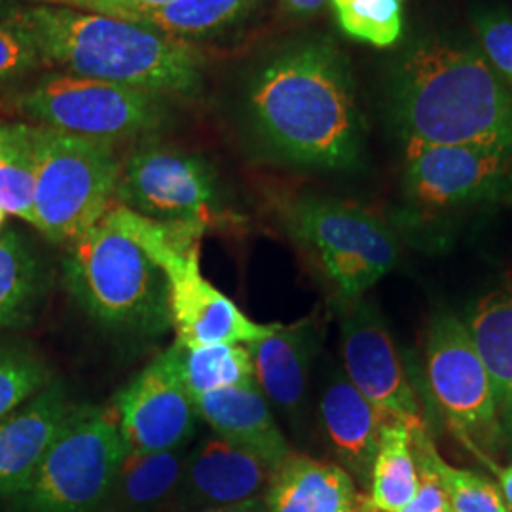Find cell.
Returning a JSON list of instances; mask_svg holds the SVG:
<instances>
[{
    "label": "cell",
    "mask_w": 512,
    "mask_h": 512,
    "mask_svg": "<svg viewBox=\"0 0 512 512\" xmlns=\"http://www.w3.org/2000/svg\"><path fill=\"white\" fill-rule=\"evenodd\" d=\"M128 450L165 452L188 446L198 425V406L177 370L173 349L139 372L112 403Z\"/></svg>",
    "instance_id": "cell-13"
},
{
    "label": "cell",
    "mask_w": 512,
    "mask_h": 512,
    "mask_svg": "<svg viewBox=\"0 0 512 512\" xmlns=\"http://www.w3.org/2000/svg\"><path fill=\"white\" fill-rule=\"evenodd\" d=\"M478 48L512 90V12L505 6H482L471 14Z\"/></svg>",
    "instance_id": "cell-31"
},
{
    "label": "cell",
    "mask_w": 512,
    "mask_h": 512,
    "mask_svg": "<svg viewBox=\"0 0 512 512\" xmlns=\"http://www.w3.org/2000/svg\"><path fill=\"white\" fill-rule=\"evenodd\" d=\"M425 376L440 416L486 465L503 444L499 406L488 366L463 317L439 311L425 336Z\"/></svg>",
    "instance_id": "cell-9"
},
{
    "label": "cell",
    "mask_w": 512,
    "mask_h": 512,
    "mask_svg": "<svg viewBox=\"0 0 512 512\" xmlns=\"http://www.w3.org/2000/svg\"><path fill=\"white\" fill-rule=\"evenodd\" d=\"M73 406L65 385L50 382L0 421V499L27 488Z\"/></svg>",
    "instance_id": "cell-18"
},
{
    "label": "cell",
    "mask_w": 512,
    "mask_h": 512,
    "mask_svg": "<svg viewBox=\"0 0 512 512\" xmlns=\"http://www.w3.org/2000/svg\"><path fill=\"white\" fill-rule=\"evenodd\" d=\"M264 497L268 512H365V494L344 467L294 450Z\"/></svg>",
    "instance_id": "cell-20"
},
{
    "label": "cell",
    "mask_w": 512,
    "mask_h": 512,
    "mask_svg": "<svg viewBox=\"0 0 512 512\" xmlns=\"http://www.w3.org/2000/svg\"><path fill=\"white\" fill-rule=\"evenodd\" d=\"M52 382V372L37 355L0 344V421Z\"/></svg>",
    "instance_id": "cell-30"
},
{
    "label": "cell",
    "mask_w": 512,
    "mask_h": 512,
    "mask_svg": "<svg viewBox=\"0 0 512 512\" xmlns=\"http://www.w3.org/2000/svg\"><path fill=\"white\" fill-rule=\"evenodd\" d=\"M40 289L38 262L16 232L0 234V330L23 325Z\"/></svg>",
    "instance_id": "cell-25"
},
{
    "label": "cell",
    "mask_w": 512,
    "mask_h": 512,
    "mask_svg": "<svg viewBox=\"0 0 512 512\" xmlns=\"http://www.w3.org/2000/svg\"><path fill=\"white\" fill-rule=\"evenodd\" d=\"M35 175L38 230L54 243H74L114 205L120 162L114 145L61 129L25 124Z\"/></svg>",
    "instance_id": "cell-5"
},
{
    "label": "cell",
    "mask_w": 512,
    "mask_h": 512,
    "mask_svg": "<svg viewBox=\"0 0 512 512\" xmlns=\"http://www.w3.org/2000/svg\"><path fill=\"white\" fill-rule=\"evenodd\" d=\"M285 16L293 19H311L319 16L329 0H279Z\"/></svg>",
    "instance_id": "cell-35"
},
{
    "label": "cell",
    "mask_w": 512,
    "mask_h": 512,
    "mask_svg": "<svg viewBox=\"0 0 512 512\" xmlns=\"http://www.w3.org/2000/svg\"><path fill=\"white\" fill-rule=\"evenodd\" d=\"M488 467L497 476V486H499L501 494L505 497V501H507V505H509V509L512 511V463L505 465V467H497L494 463H490Z\"/></svg>",
    "instance_id": "cell-36"
},
{
    "label": "cell",
    "mask_w": 512,
    "mask_h": 512,
    "mask_svg": "<svg viewBox=\"0 0 512 512\" xmlns=\"http://www.w3.org/2000/svg\"><path fill=\"white\" fill-rule=\"evenodd\" d=\"M188 446L165 452L128 450L97 512H177Z\"/></svg>",
    "instance_id": "cell-21"
},
{
    "label": "cell",
    "mask_w": 512,
    "mask_h": 512,
    "mask_svg": "<svg viewBox=\"0 0 512 512\" xmlns=\"http://www.w3.org/2000/svg\"><path fill=\"white\" fill-rule=\"evenodd\" d=\"M167 2L171 0H67L65 8L103 14L126 21H141Z\"/></svg>",
    "instance_id": "cell-34"
},
{
    "label": "cell",
    "mask_w": 512,
    "mask_h": 512,
    "mask_svg": "<svg viewBox=\"0 0 512 512\" xmlns=\"http://www.w3.org/2000/svg\"><path fill=\"white\" fill-rule=\"evenodd\" d=\"M256 141L285 164L353 171L365 156V122L346 52L325 35L298 38L264 57L243 97Z\"/></svg>",
    "instance_id": "cell-1"
},
{
    "label": "cell",
    "mask_w": 512,
    "mask_h": 512,
    "mask_svg": "<svg viewBox=\"0 0 512 512\" xmlns=\"http://www.w3.org/2000/svg\"><path fill=\"white\" fill-rule=\"evenodd\" d=\"M414 454H416V463H418V490L414 497L410 499V503L404 507L401 512H450L452 505L450 499L442 488L439 475L435 473L433 465L429 463L425 450L421 448L420 442L414 440Z\"/></svg>",
    "instance_id": "cell-33"
},
{
    "label": "cell",
    "mask_w": 512,
    "mask_h": 512,
    "mask_svg": "<svg viewBox=\"0 0 512 512\" xmlns=\"http://www.w3.org/2000/svg\"><path fill=\"white\" fill-rule=\"evenodd\" d=\"M275 471V465L255 452L211 435L188 450L177 512L238 505L264 497Z\"/></svg>",
    "instance_id": "cell-15"
},
{
    "label": "cell",
    "mask_w": 512,
    "mask_h": 512,
    "mask_svg": "<svg viewBox=\"0 0 512 512\" xmlns=\"http://www.w3.org/2000/svg\"><path fill=\"white\" fill-rule=\"evenodd\" d=\"M418 463L412 431L401 421H385L365 494V512H401L418 490Z\"/></svg>",
    "instance_id": "cell-23"
},
{
    "label": "cell",
    "mask_w": 512,
    "mask_h": 512,
    "mask_svg": "<svg viewBox=\"0 0 512 512\" xmlns=\"http://www.w3.org/2000/svg\"><path fill=\"white\" fill-rule=\"evenodd\" d=\"M450 512H456V511H450Z\"/></svg>",
    "instance_id": "cell-41"
},
{
    "label": "cell",
    "mask_w": 512,
    "mask_h": 512,
    "mask_svg": "<svg viewBox=\"0 0 512 512\" xmlns=\"http://www.w3.org/2000/svg\"><path fill=\"white\" fill-rule=\"evenodd\" d=\"M323 334L315 317L279 325L264 340L249 344L258 389L293 429H304L310 406L311 370Z\"/></svg>",
    "instance_id": "cell-16"
},
{
    "label": "cell",
    "mask_w": 512,
    "mask_h": 512,
    "mask_svg": "<svg viewBox=\"0 0 512 512\" xmlns=\"http://www.w3.org/2000/svg\"><path fill=\"white\" fill-rule=\"evenodd\" d=\"M114 203L150 219L198 222L207 230L226 219L209 164L196 154L160 145L135 150L120 167Z\"/></svg>",
    "instance_id": "cell-11"
},
{
    "label": "cell",
    "mask_w": 512,
    "mask_h": 512,
    "mask_svg": "<svg viewBox=\"0 0 512 512\" xmlns=\"http://www.w3.org/2000/svg\"><path fill=\"white\" fill-rule=\"evenodd\" d=\"M202 239L184 236L154 245L147 255L165 275L167 306L177 342L183 346L255 344L274 334L279 323L249 319L234 300L220 293L202 274Z\"/></svg>",
    "instance_id": "cell-10"
},
{
    "label": "cell",
    "mask_w": 512,
    "mask_h": 512,
    "mask_svg": "<svg viewBox=\"0 0 512 512\" xmlns=\"http://www.w3.org/2000/svg\"><path fill=\"white\" fill-rule=\"evenodd\" d=\"M12 105L37 126L110 145L150 135L169 120L167 95L69 73L40 78Z\"/></svg>",
    "instance_id": "cell-8"
},
{
    "label": "cell",
    "mask_w": 512,
    "mask_h": 512,
    "mask_svg": "<svg viewBox=\"0 0 512 512\" xmlns=\"http://www.w3.org/2000/svg\"><path fill=\"white\" fill-rule=\"evenodd\" d=\"M512 184V150L423 147L406 150L404 192L427 209H454L497 198Z\"/></svg>",
    "instance_id": "cell-14"
},
{
    "label": "cell",
    "mask_w": 512,
    "mask_h": 512,
    "mask_svg": "<svg viewBox=\"0 0 512 512\" xmlns=\"http://www.w3.org/2000/svg\"><path fill=\"white\" fill-rule=\"evenodd\" d=\"M387 116L404 152L423 147L512 150V90L476 40L427 33L387 78Z\"/></svg>",
    "instance_id": "cell-2"
},
{
    "label": "cell",
    "mask_w": 512,
    "mask_h": 512,
    "mask_svg": "<svg viewBox=\"0 0 512 512\" xmlns=\"http://www.w3.org/2000/svg\"><path fill=\"white\" fill-rule=\"evenodd\" d=\"M128 452L112 406H73L16 512H97Z\"/></svg>",
    "instance_id": "cell-7"
},
{
    "label": "cell",
    "mask_w": 512,
    "mask_h": 512,
    "mask_svg": "<svg viewBox=\"0 0 512 512\" xmlns=\"http://www.w3.org/2000/svg\"><path fill=\"white\" fill-rule=\"evenodd\" d=\"M317 410L321 429L338 465L355 478L357 486L366 490L382 429L389 420L353 387L344 370L332 363L321 384Z\"/></svg>",
    "instance_id": "cell-17"
},
{
    "label": "cell",
    "mask_w": 512,
    "mask_h": 512,
    "mask_svg": "<svg viewBox=\"0 0 512 512\" xmlns=\"http://www.w3.org/2000/svg\"><path fill=\"white\" fill-rule=\"evenodd\" d=\"M499 421L503 431V442H509L512 446V401L499 408Z\"/></svg>",
    "instance_id": "cell-38"
},
{
    "label": "cell",
    "mask_w": 512,
    "mask_h": 512,
    "mask_svg": "<svg viewBox=\"0 0 512 512\" xmlns=\"http://www.w3.org/2000/svg\"><path fill=\"white\" fill-rule=\"evenodd\" d=\"M283 219L329 279L338 302L363 298L399 260L393 232L357 203L304 194L285 205Z\"/></svg>",
    "instance_id": "cell-6"
},
{
    "label": "cell",
    "mask_w": 512,
    "mask_h": 512,
    "mask_svg": "<svg viewBox=\"0 0 512 512\" xmlns=\"http://www.w3.org/2000/svg\"><path fill=\"white\" fill-rule=\"evenodd\" d=\"M463 321L488 366L501 408L512 401V272L480 294Z\"/></svg>",
    "instance_id": "cell-22"
},
{
    "label": "cell",
    "mask_w": 512,
    "mask_h": 512,
    "mask_svg": "<svg viewBox=\"0 0 512 512\" xmlns=\"http://www.w3.org/2000/svg\"><path fill=\"white\" fill-rule=\"evenodd\" d=\"M63 275L74 300L110 329L154 334L171 321L164 272L105 219L71 243Z\"/></svg>",
    "instance_id": "cell-4"
},
{
    "label": "cell",
    "mask_w": 512,
    "mask_h": 512,
    "mask_svg": "<svg viewBox=\"0 0 512 512\" xmlns=\"http://www.w3.org/2000/svg\"><path fill=\"white\" fill-rule=\"evenodd\" d=\"M414 440H418L425 450L429 463L439 475L442 488L450 499L452 511L456 512H512L501 494L499 486H495L490 478L478 475L469 469H459L450 465L440 456L435 442L431 439L429 427H421L412 431Z\"/></svg>",
    "instance_id": "cell-28"
},
{
    "label": "cell",
    "mask_w": 512,
    "mask_h": 512,
    "mask_svg": "<svg viewBox=\"0 0 512 512\" xmlns=\"http://www.w3.org/2000/svg\"><path fill=\"white\" fill-rule=\"evenodd\" d=\"M198 414L213 435L247 448L279 467L293 454L274 408L258 385L228 387L196 399Z\"/></svg>",
    "instance_id": "cell-19"
},
{
    "label": "cell",
    "mask_w": 512,
    "mask_h": 512,
    "mask_svg": "<svg viewBox=\"0 0 512 512\" xmlns=\"http://www.w3.org/2000/svg\"><path fill=\"white\" fill-rule=\"evenodd\" d=\"M0 21L31 44L42 67L167 97L202 88L203 55L145 23L65 6H10Z\"/></svg>",
    "instance_id": "cell-3"
},
{
    "label": "cell",
    "mask_w": 512,
    "mask_h": 512,
    "mask_svg": "<svg viewBox=\"0 0 512 512\" xmlns=\"http://www.w3.org/2000/svg\"><path fill=\"white\" fill-rule=\"evenodd\" d=\"M0 209L37 224L35 175L25 124H0Z\"/></svg>",
    "instance_id": "cell-27"
},
{
    "label": "cell",
    "mask_w": 512,
    "mask_h": 512,
    "mask_svg": "<svg viewBox=\"0 0 512 512\" xmlns=\"http://www.w3.org/2000/svg\"><path fill=\"white\" fill-rule=\"evenodd\" d=\"M192 512H268V505H266V497H258V499H251V501L238 503V505H226V507H213V509H200V511Z\"/></svg>",
    "instance_id": "cell-37"
},
{
    "label": "cell",
    "mask_w": 512,
    "mask_h": 512,
    "mask_svg": "<svg viewBox=\"0 0 512 512\" xmlns=\"http://www.w3.org/2000/svg\"><path fill=\"white\" fill-rule=\"evenodd\" d=\"M171 349L181 380L194 399L219 389L256 385L253 359L243 344L183 346L175 342Z\"/></svg>",
    "instance_id": "cell-24"
},
{
    "label": "cell",
    "mask_w": 512,
    "mask_h": 512,
    "mask_svg": "<svg viewBox=\"0 0 512 512\" xmlns=\"http://www.w3.org/2000/svg\"><path fill=\"white\" fill-rule=\"evenodd\" d=\"M342 370L353 387L387 420L416 431L427 427L418 395L404 372L403 361L384 315L366 296L338 302Z\"/></svg>",
    "instance_id": "cell-12"
},
{
    "label": "cell",
    "mask_w": 512,
    "mask_h": 512,
    "mask_svg": "<svg viewBox=\"0 0 512 512\" xmlns=\"http://www.w3.org/2000/svg\"><path fill=\"white\" fill-rule=\"evenodd\" d=\"M406 0H330L340 29L353 40L389 48L403 35Z\"/></svg>",
    "instance_id": "cell-29"
},
{
    "label": "cell",
    "mask_w": 512,
    "mask_h": 512,
    "mask_svg": "<svg viewBox=\"0 0 512 512\" xmlns=\"http://www.w3.org/2000/svg\"><path fill=\"white\" fill-rule=\"evenodd\" d=\"M8 2V0H0ZM10 2H25L27 6H65L67 0H10Z\"/></svg>",
    "instance_id": "cell-39"
},
{
    "label": "cell",
    "mask_w": 512,
    "mask_h": 512,
    "mask_svg": "<svg viewBox=\"0 0 512 512\" xmlns=\"http://www.w3.org/2000/svg\"><path fill=\"white\" fill-rule=\"evenodd\" d=\"M256 0H171L137 21L165 35L205 37L245 18Z\"/></svg>",
    "instance_id": "cell-26"
},
{
    "label": "cell",
    "mask_w": 512,
    "mask_h": 512,
    "mask_svg": "<svg viewBox=\"0 0 512 512\" xmlns=\"http://www.w3.org/2000/svg\"><path fill=\"white\" fill-rule=\"evenodd\" d=\"M4 219H6V213H4V211H2V209H0V226H2V224H4Z\"/></svg>",
    "instance_id": "cell-40"
},
{
    "label": "cell",
    "mask_w": 512,
    "mask_h": 512,
    "mask_svg": "<svg viewBox=\"0 0 512 512\" xmlns=\"http://www.w3.org/2000/svg\"><path fill=\"white\" fill-rule=\"evenodd\" d=\"M37 69H42V63L31 44L0 21V88L16 84Z\"/></svg>",
    "instance_id": "cell-32"
}]
</instances>
